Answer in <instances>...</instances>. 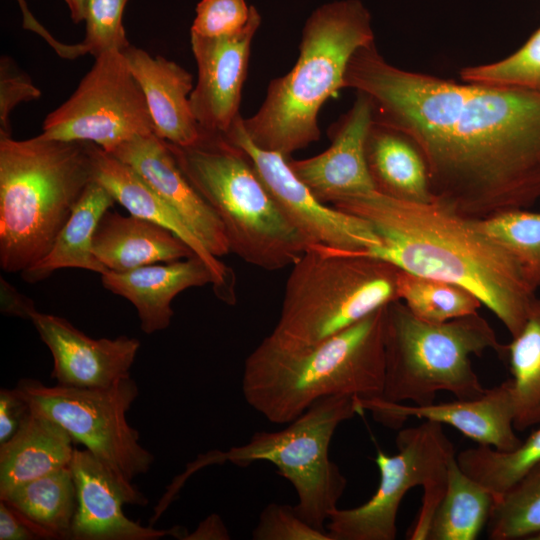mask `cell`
<instances>
[{"instance_id": "1", "label": "cell", "mask_w": 540, "mask_h": 540, "mask_svg": "<svg viewBox=\"0 0 540 540\" xmlns=\"http://www.w3.org/2000/svg\"><path fill=\"white\" fill-rule=\"evenodd\" d=\"M343 88L406 135L433 200L483 220L540 200V91L454 82L389 63L375 42L350 58Z\"/></svg>"}, {"instance_id": "2", "label": "cell", "mask_w": 540, "mask_h": 540, "mask_svg": "<svg viewBox=\"0 0 540 540\" xmlns=\"http://www.w3.org/2000/svg\"><path fill=\"white\" fill-rule=\"evenodd\" d=\"M332 206L366 220L380 237L379 247L354 253L467 289L512 337L524 327L537 292L515 258L483 232L475 219L434 200L408 202L377 191Z\"/></svg>"}, {"instance_id": "3", "label": "cell", "mask_w": 540, "mask_h": 540, "mask_svg": "<svg viewBox=\"0 0 540 540\" xmlns=\"http://www.w3.org/2000/svg\"><path fill=\"white\" fill-rule=\"evenodd\" d=\"M386 305L311 348L284 349L268 336L248 355L245 401L268 421L288 424L316 401L380 398L385 382Z\"/></svg>"}, {"instance_id": "4", "label": "cell", "mask_w": 540, "mask_h": 540, "mask_svg": "<svg viewBox=\"0 0 540 540\" xmlns=\"http://www.w3.org/2000/svg\"><path fill=\"white\" fill-rule=\"evenodd\" d=\"M375 42L371 15L360 0L322 4L306 20L292 69L272 79L264 101L242 120L251 142L285 157L320 139V109L343 89L352 55Z\"/></svg>"}, {"instance_id": "5", "label": "cell", "mask_w": 540, "mask_h": 540, "mask_svg": "<svg viewBox=\"0 0 540 540\" xmlns=\"http://www.w3.org/2000/svg\"><path fill=\"white\" fill-rule=\"evenodd\" d=\"M92 142L0 138V266L41 260L94 180Z\"/></svg>"}, {"instance_id": "6", "label": "cell", "mask_w": 540, "mask_h": 540, "mask_svg": "<svg viewBox=\"0 0 540 540\" xmlns=\"http://www.w3.org/2000/svg\"><path fill=\"white\" fill-rule=\"evenodd\" d=\"M167 144L182 173L221 220L230 252L275 271L292 266L310 247L282 214L248 155L223 134L201 130L193 145Z\"/></svg>"}, {"instance_id": "7", "label": "cell", "mask_w": 540, "mask_h": 540, "mask_svg": "<svg viewBox=\"0 0 540 540\" xmlns=\"http://www.w3.org/2000/svg\"><path fill=\"white\" fill-rule=\"evenodd\" d=\"M399 272L383 259L310 246L292 265L268 338L288 350L316 346L399 300Z\"/></svg>"}, {"instance_id": "8", "label": "cell", "mask_w": 540, "mask_h": 540, "mask_svg": "<svg viewBox=\"0 0 540 540\" xmlns=\"http://www.w3.org/2000/svg\"><path fill=\"white\" fill-rule=\"evenodd\" d=\"M504 348L479 313L431 323L416 317L401 300H394L386 305L385 382L380 398L427 405L434 403L439 391L456 399L479 397L486 389L471 356H481L488 349L504 356Z\"/></svg>"}, {"instance_id": "9", "label": "cell", "mask_w": 540, "mask_h": 540, "mask_svg": "<svg viewBox=\"0 0 540 540\" xmlns=\"http://www.w3.org/2000/svg\"><path fill=\"white\" fill-rule=\"evenodd\" d=\"M359 400L352 396H329L312 404L304 413L279 431H258L247 443L227 451L210 450L187 464L167 487L174 499L184 482L198 470L227 461L246 467L266 461L294 487L298 515L312 527L326 531L330 515L338 508L347 479L329 457L336 428L355 414H363Z\"/></svg>"}, {"instance_id": "10", "label": "cell", "mask_w": 540, "mask_h": 540, "mask_svg": "<svg viewBox=\"0 0 540 540\" xmlns=\"http://www.w3.org/2000/svg\"><path fill=\"white\" fill-rule=\"evenodd\" d=\"M396 445L398 452L394 455L377 449L374 461L380 480L371 498L355 508H337L330 515L326 531L333 540H394L401 501L417 486L424 490L422 506L407 538L426 540L433 512L447 488L455 447L442 424L428 420L400 430Z\"/></svg>"}, {"instance_id": "11", "label": "cell", "mask_w": 540, "mask_h": 540, "mask_svg": "<svg viewBox=\"0 0 540 540\" xmlns=\"http://www.w3.org/2000/svg\"><path fill=\"white\" fill-rule=\"evenodd\" d=\"M15 389L31 410L61 425L121 480L133 483L149 472L154 455L140 444L138 430L126 417L139 394L130 376L106 388L47 386L23 378Z\"/></svg>"}, {"instance_id": "12", "label": "cell", "mask_w": 540, "mask_h": 540, "mask_svg": "<svg viewBox=\"0 0 540 540\" xmlns=\"http://www.w3.org/2000/svg\"><path fill=\"white\" fill-rule=\"evenodd\" d=\"M155 133L143 91L122 51L102 53L74 93L45 118L41 135L92 142L111 153L136 136Z\"/></svg>"}, {"instance_id": "13", "label": "cell", "mask_w": 540, "mask_h": 540, "mask_svg": "<svg viewBox=\"0 0 540 540\" xmlns=\"http://www.w3.org/2000/svg\"><path fill=\"white\" fill-rule=\"evenodd\" d=\"M242 120L240 115L223 135L248 155L282 214L310 246L355 252L381 245L369 222L319 201L293 173L287 157L255 146Z\"/></svg>"}, {"instance_id": "14", "label": "cell", "mask_w": 540, "mask_h": 540, "mask_svg": "<svg viewBox=\"0 0 540 540\" xmlns=\"http://www.w3.org/2000/svg\"><path fill=\"white\" fill-rule=\"evenodd\" d=\"M77 490V510L70 539L157 540L172 536L183 540L184 527H146L129 519L123 505L146 506L149 500L130 482L118 478L87 449H75L70 464Z\"/></svg>"}, {"instance_id": "15", "label": "cell", "mask_w": 540, "mask_h": 540, "mask_svg": "<svg viewBox=\"0 0 540 540\" xmlns=\"http://www.w3.org/2000/svg\"><path fill=\"white\" fill-rule=\"evenodd\" d=\"M261 21L256 9L246 27L232 36L190 34L198 76L189 101L201 130L225 134L240 116L251 44Z\"/></svg>"}, {"instance_id": "16", "label": "cell", "mask_w": 540, "mask_h": 540, "mask_svg": "<svg viewBox=\"0 0 540 540\" xmlns=\"http://www.w3.org/2000/svg\"><path fill=\"white\" fill-rule=\"evenodd\" d=\"M373 121L367 95L356 92L352 107L329 129L331 145L322 153L288 164L322 203L351 199L376 191L365 159V139Z\"/></svg>"}, {"instance_id": "17", "label": "cell", "mask_w": 540, "mask_h": 540, "mask_svg": "<svg viewBox=\"0 0 540 540\" xmlns=\"http://www.w3.org/2000/svg\"><path fill=\"white\" fill-rule=\"evenodd\" d=\"M30 320L52 355L51 378L56 384L106 388L130 376L141 345L138 339H93L63 317L39 311Z\"/></svg>"}, {"instance_id": "18", "label": "cell", "mask_w": 540, "mask_h": 540, "mask_svg": "<svg viewBox=\"0 0 540 540\" xmlns=\"http://www.w3.org/2000/svg\"><path fill=\"white\" fill-rule=\"evenodd\" d=\"M359 403L363 411H369L377 422L392 429H399L408 418L416 417L452 426L478 445L497 450H512L522 442L515 433L509 379L472 399L427 405L389 402L381 398Z\"/></svg>"}, {"instance_id": "19", "label": "cell", "mask_w": 540, "mask_h": 540, "mask_svg": "<svg viewBox=\"0 0 540 540\" xmlns=\"http://www.w3.org/2000/svg\"><path fill=\"white\" fill-rule=\"evenodd\" d=\"M111 154L141 176L179 214L212 255L219 258L230 252L221 220L182 173L167 141L155 133L136 136Z\"/></svg>"}, {"instance_id": "20", "label": "cell", "mask_w": 540, "mask_h": 540, "mask_svg": "<svg viewBox=\"0 0 540 540\" xmlns=\"http://www.w3.org/2000/svg\"><path fill=\"white\" fill-rule=\"evenodd\" d=\"M94 180L100 183L131 215L169 230L185 242L212 272L215 295L223 302L236 303L233 271L212 255L179 214L130 166L93 144Z\"/></svg>"}, {"instance_id": "21", "label": "cell", "mask_w": 540, "mask_h": 540, "mask_svg": "<svg viewBox=\"0 0 540 540\" xmlns=\"http://www.w3.org/2000/svg\"><path fill=\"white\" fill-rule=\"evenodd\" d=\"M103 287L130 301L140 328L146 334L166 329L173 318V299L192 287L213 285L209 267L198 256L162 265L151 264L126 272L107 270L100 275Z\"/></svg>"}, {"instance_id": "22", "label": "cell", "mask_w": 540, "mask_h": 540, "mask_svg": "<svg viewBox=\"0 0 540 540\" xmlns=\"http://www.w3.org/2000/svg\"><path fill=\"white\" fill-rule=\"evenodd\" d=\"M122 53L143 91L155 134L178 146L195 144L201 129L189 101L194 88L192 74L174 61L153 57L132 45Z\"/></svg>"}, {"instance_id": "23", "label": "cell", "mask_w": 540, "mask_h": 540, "mask_svg": "<svg viewBox=\"0 0 540 540\" xmlns=\"http://www.w3.org/2000/svg\"><path fill=\"white\" fill-rule=\"evenodd\" d=\"M93 252L107 270L115 272L195 256L185 242L162 226L109 210L95 230Z\"/></svg>"}, {"instance_id": "24", "label": "cell", "mask_w": 540, "mask_h": 540, "mask_svg": "<svg viewBox=\"0 0 540 540\" xmlns=\"http://www.w3.org/2000/svg\"><path fill=\"white\" fill-rule=\"evenodd\" d=\"M73 443L61 425L30 410L14 435L0 444V495L70 467L76 449Z\"/></svg>"}, {"instance_id": "25", "label": "cell", "mask_w": 540, "mask_h": 540, "mask_svg": "<svg viewBox=\"0 0 540 540\" xmlns=\"http://www.w3.org/2000/svg\"><path fill=\"white\" fill-rule=\"evenodd\" d=\"M365 159L377 192L408 202L433 200L424 159L402 132L373 119L365 139Z\"/></svg>"}, {"instance_id": "26", "label": "cell", "mask_w": 540, "mask_h": 540, "mask_svg": "<svg viewBox=\"0 0 540 540\" xmlns=\"http://www.w3.org/2000/svg\"><path fill=\"white\" fill-rule=\"evenodd\" d=\"M114 203V198L100 183L90 182L48 253L21 273L23 279L36 283L62 268L105 273L107 269L93 252V237L101 217Z\"/></svg>"}, {"instance_id": "27", "label": "cell", "mask_w": 540, "mask_h": 540, "mask_svg": "<svg viewBox=\"0 0 540 540\" xmlns=\"http://www.w3.org/2000/svg\"><path fill=\"white\" fill-rule=\"evenodd\" d=\"M0 500L27 520L41 539H70L77 490L70 467L22 483Z\"/></svg>"}, {"instance_id": "28", "label": "cell", "mask_w": 540, "mask_h": 540, "mask_svg": "<svg viewBox=\"0 0 540 540\" xmlns=\"http://www.w3.org/2000/svg\"><path fill=\"white\" fill-rule=\"evenodd\" d=\"M495 498L466 475L456 457L448 468L447 488L431 517L426 540H474L487 525Z\"/></svg>"}, {"instance_id": "29", "label": "cell", "mask_w": 540, "mask_h": 540, "mask_svg": "<svg viewBox=\"0 0 540 540\" xmlns=\"http://www.w3.org/2000/svg\"><path fill=\"white\" fill-rule=\"evenodd\" d=\"M512 377L511 395L514 428L525 431L540 425V295L531 306L527 321L512 341L505 345L504 356Z\"/></svg>"}, {"instance_id": "30", "label": "cell", "mask_w": 540, "mask_h": 540, "mask_svg": "<svg viewBox=\"0 0 540 540\" xmlns=\"http://www.w3.org/2000/svg\"><path fill=\"white\" fill-rule=\"evenodd\" d=\"M456 459L466 475L497 499L540 462V425L512 450L502 451L488 445H478L461 451Z\"/></svg>"}, {"instance_id": "31", "label": "cell", "mask_w": 540, "mask_h": 540, "mask_svg": "<svg viewBox=\"0 0 540 540\" xmlns=\"http://www.w3.org/2000/svg\"><path fill=\"white\" fill-rule=\"evenodd\" d=\"M398 297L419 319L442 323L478 313L481 301L456 284L400 269Z\"/></svg>"}, {"instance_id": "32", "label": "cell", "mask_w": 540, "mask_h": 540, "mask_svg": "<svg viewBox=\"0 0 540 540\" xmlns=\"http://www.w3.org/2000/svg\"><path fill=\"white\" fill-rule=\"evenodd\" d=\"M486 526L491 540H540V462L495 499Z\"/></svg>"}, {"instance_id": "33", "label": "cell", "mask_w": 540, "mask_h": 540, "mask_svg": "<svg viewBox=\"0 0 540 540\" xmlns=\"http://www.w3.org/2000/svg\"><path fill=\"white\" fill-rule=\"evenodd\" d=\"M476 222L515 258L532 289L540 291V212L513 209Z\"/></svg>"}, {"instance_id": "34", "label": "cell", "mask_w": 540, "mask_h": 540, "mask_svg": "<svg viewBox=\"0 0 540 540\" xmlns=\"http://www.w3.org/2000/svg\"><path fill=\"white\" fill-rule=\"evenodd\" d=\"M463 82L540 91V28L510 56L489 64L465 67Z\"/></svg>"}, {"instance_id": "35", "label": "cell", "mask_w": 540, "mask_h": 540, "mask_svg": "<svg viewBox=\"0 0 540 540\" xmlns=\"http://www.w3.org/2000/svg\"><path fill=\"white\" fill-rule=\"evenodd\" d=\"M129 0H87L83 44L95 58L107 51H123L130 43L123 26Z\"/></svg>"}, {"instance_id": "36", "label": "cell", "mask_w": 540, "mask_h": 540, "mask_svg": "<svg viewBox=\"0 0 540 540\" xmlns=\"http://www.w3.org/2000/svg\"><path fill=\"white\" fill-rule=\"evenodd\" d=\"M255 10L246 0H200L190 34L208 38L232 36L246 27Z\"/></svg>"}, {"instance_id": "37", "label": "cell", "mask_w": 540, "mask_h": 540, "mask_svg": "<svg viewBox=\"0 0 540 540\" xmlns=\"http://www.w3.org/2000/svg\"><path fill=\"white\" fill-rule=\"evenodd\" d=\"M255 540H333L327 531L312 527L294 506L270 503L260 513L252 531Z\"/></svg>"}, {"instance_id": "38", "label": "cell", "mask_w": 540, "mask_h": 540, "mask_svg": "<svg viewBox=\"0 0 540 540\" xmlns=\"http://www.w3.org/2000/svg\"><path fill=\"white\" fill-rule=\"evenodd\" d=\"M41 91L8 56L0 60V138L11 137L10 114L22 103L36 100Z\"/></svg>"}, {"instance_id": "39", "label": "cell", "mask_w": 540, "mask_h": 540, "mask_svg": "<svg viewBox=\"0 0 540 540\" xmlns=\"http://www.w3.org/2000/svg\"><path fill=\"white\" fill-rule=\"evenodd\" d=\"M26 400L14 389L0 390V444L14 435L30 412Z\"/></svg>"}, {"instance_id": "40", "label": "cell", "mask_w": 540, "mask_h": 540, "mask_svg": "<svg viewBox=\"0 0 540 540\" xmlns=\"http://www.w3.org/2000/svg\"><path fill=\"white\" fill-rule=\"evenodd\" d=\"M41 539L34 527L6 502L0 500V540Z\"/></svg>"}, {"instance_id": "41", "label": "cell", "mask_w": 540, "mask_h": 540, "mask_svg": "<svg viewBox=\"0 0 540 540\" xmlns=\"http://www.w3.org/2000/svg\"><path fill=\"white\" fill-rule=\"evenodd\" d=\"M1 312L23 319H31L37 311L33 300L19 293L10 283L1 277Z\"/></svg>"}, {"instance_id": "42", "label": "cell", "mask_w": 540, "mask_h": 540, "mask_svg": "<svg viewBox=\"0 0 540 540\" xmlns=\"http://www.w3.org/2000/svg\"><path fill=\"white\" fill-rule=\"evenodd\" d=\"M228 540L230 534L223 520L217 514H211L199 523L196 529L187 533L183 540Z\"/></svg>"}, {"instance_id": "43", "label": "cell", "mask_w": 540, "mask_h": 540, "mask_svg": "<svg viewBox=\"0 0 540 540\" xmlns=\"http://www.w3.org/2000/svg\"><path fill=\"white\" fill-rule=\"evenodd\" d=\"M74 23L84 21L87 0H65Z\"/></svg>"}]
</instances>
